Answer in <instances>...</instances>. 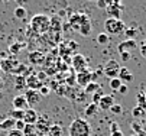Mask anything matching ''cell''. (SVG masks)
Listing matches in <instances>:
<instances>
[{"label": "cell", "mask_w": 146, "mask_h": 136, "mask_svg": "<svg viewBox=\"0 0 146 136\" xmlns=\"http://www.w3.org/2000/svg\"><path fill=\"white\" fill-rule=\"evenodd\" d=\"M26 87V77L25 75H16L15 78V88L16 90H23Z\"/></svg>", "instance_id": "21"}, {"label": "cell", "mask_w": 146, "mask_h": 136, "mask_svg": "<svg viewBox=\"0 0 146 136\" xmlns=\"http://www.w3.org/2000/svg\"><path fill=\"white\" fill-rule=\"evenodd\" d=\"M25 46V44H19V42H15V44H12L10 46H9V52L10 54H19L20 51H22V48Z\"/></svg>", "instance_id": "29"}, {"label": "cell", "mask_w": 146, "mask_h": 136, "mask_svg": "<svg viewBox=\"0 0 146 136\" xmlns=\"http://www.w3.org/2000/svg\"><path fill=\"white\" fill-rule=\"evenodd\" d=\"M23 96L28 102V106H31V109H33V106L39 104L40 99H42V96H40L39 91H36V90H28Z\"/></svg>", "instance_id": "6"}, {"label": "cell", "mask_w": 146, "mask_h": 136, "mask_svg": "<svg viewBox=\"0 0 146 136\" xmlns=\"http://www.w3.org/2000/svg\"><path fill=\"white\" fill-rule=\"evenodd\" d=\"M12 106L15 110H26L28 109V102L25 99L23 94H19V96H15V99L12 102Z\"/></svg>", "instance_id": "12"}, {"label": "cell", "mask_w": 146, "mask_h": 136, "mask_svg": "<svg viewBox=\"0 0 146 136\" xmlns=\"http://www.w3.org/2000/svg\"><path fill=\"white\" fill-rule=\"evenodd\" d=\"M98 106L97 104H94V103H90L87 107H86V110H84V113H86V117H94V116L98 113Z\"/></svg>", "instance_id": "20"}, {"label": "cell", "mask_w": 146, "mask_h": 136, "mask_svg": "<svg viewBox=\"0 0 146 136\" xmlns=\"http://www.w3.org/2000/svg\"><path fill=\"white\" fill-rule=\"evenodd\" d=\"M136 46H137L136 39H126V41H123V42H120L117 45V51H119V54H121V52H130V51L136 49Z\"/></svg>", "instance_id": "10"}, {"label": "cell", "mask_w": 146, "mask_h": 136, "mask_svg": "<svg viewBox=\"0 0 146 136\" xmlns=\"http://www.w3.org/2000/svg\"><path fill=\"white\" fill-rule=\"evenodd\" d=\"M29 61H31V64H33V65L44 64V62H45V55H44V52L33 51V52L29 54Z\"/></svg>", "instance_id": "17"}, {"label": "cell", "mask_w": 146, "mask_h": 136, "mask_svg": "<svg viewBox=\"0 0 146 136\" xmlns=\"http://www.w3.org/2000/svg\"><path fill=\"white\" fill-rule=\"evenodd\" d=\"M51 126H52V123H51V117L48 114H40L35 123V129H36V133L39 136L48 135V130Z\"/></svg>", "instance_id": "4"}, {"label": "cell", "mask_w": 146, "mask_h": 136, "mask_svg": "<svg viewBox=\"0 0 146 136\" xmlns=\"http://www.w3.org/2000/svg\"><path fill=\"white\" fill-rule=\"evenodd\" d=\"M91 31H93V26H91L90 19L84 21V22H82V23L80 25V28H78V32H80L82 36H88V35L91 33Z\"/></svg>", "instance_id": "19"}, {"label": "cell", "mask_w": 146, "mask_h": 136, "mask_svg": "<svg viewBox=\"0 0 146 136\" xmlns=\"http://www.w3.org/2000/svg\"><path fill=\"white\" fill-rule=\"evenodd\" d=\"M13 15H15V17H16V19H25V17H26V10H25V7L19 6V7H16V9H15Z\"/></svg>", "instance_id": "30"}, {"label": "cell", "mask_w": 146, "mask_h": 136, "mask_svg": "<svg viewBox=\"0 0 146 136\" xmlns=\"http://www.w3.org/2000/svg\"><path fill=\"white\" fill-rule=\"evenodd\" d=\"M104 29H106L107 35H119L121 32H124L126 26L121 19H111L109 17L106 22H104Z\"/></svg>", "instance_id": "3"}, {"label": "cell", "mask_w": 146, "mask_h": 136, "mask_svg": "<svg viewBox=\"0 0 146 136\" xmlns=\"http://www.w3.org/2000/svg\"><path fill=\"white\" fill-rule=\"evenodd\" d=\"M48 136H62V127L59 125H52L48 130Z\"/></svg>", "instance_id": "26"}, {"label": "cell", "mask_w": 146, "mask_h": 136, "mask_svg": "<svg viewBox=\"0 0 146 136\" xmlns=\"http://www.w3.org/2000/svg\"><path fill=\"white\" fill-rule=\"evenodd\" d=\"M109 41H110V38H109L107 33H100V35L97 36V42H98L100 45H106V44H109Z\"/></svg>", "instance_id": "32"}, {"label": "cell", "mask_w": 146, "mask_h": 136, "mask_svg": "<svg viewBox=\"0 0 146 136\" xmlns=\"http://www.w3.org/2000/svg\"><path fill=\"white\" fill-rule=\"evenodd\" d=\"M3 86H5V83H3V80H2V78H0V90L3 88Z\"/></svg>", "instance_id": "49"}, {"label": "cell", "mask_w": 146, "mask_h": 136, "mask_svg": "<svg viewBox=\"0 0 146 136\" xmlns=\"http://www.w3.org/2000/svg\"><path fill=\"white\" fill-rule=\"evenodd\" d=\"M70 136H91V126L86 119L77 117L70 125Z\"/></svg>", "instance_id": "2"}, {"label": "cell", "mask_w": 146, "mask_h": 136, "mask_svg": "<svg viewBox=\"0 0 146 136\" xmlns=\"http://www.w3.org/2000/svg\"><path fill=\"white\" fill-rule=\"evenodd\" d=\"M124 35L127 36V39H135V36L137 35V29H136V28H129V29H124Z\"/></svg>", "instance_id": "34"}, {"label": "cell", "mask_w": 146, "mask_h": 136, "mask_svg": "<svg viewBox=\"0 0 146 136\" xmlns=\"http://www.w3.org/2000/svg\"><path fill=\"white\" fill-rule=\"evenodd\" d=\"M142 44H145V45H146V39H143V41H142Z\"/></svg>", "instance_id": "52"}, {"label": "cell", "mask_w": 146, "mask_h": 136, "mask_svg": "<svg viewBox=\"0 0 146 136\" xmlns=\"http://www.w3.org/2000/svg\"><path fill=\"white\" fill-rule=\"evenodd\" d=\"M38 117H39V114L36 113V110L35 109H26L25 110V117H23V122L26 123V125H35L36 123V120H38Z\"/></svg>", "instance_id": "14"}, {"label": "cell", "mask_w": 146, "mask_h": 136, "mask_svg": "<svg viewBox=\"0 0 146 136\" xmlns=\"http://www.w3.org/2000/svg\"><path fill=\"white\" fill-rule=\"evenodd\" d=\"M49 93H51V88L46 87V86H44V87L39 88V94H40V96H49Z\"/></svg>", "instance_id": "40"}, {"label": "cell", "mask_w": 146, "mask_h": 136, "mask_svg": "<svg viewBox=\"0 0 146 136\" xmlns=\"http://www.w3.org/2000/svg\"><path fill=\"white\" fill-rule=\"evenodd\" d=\"M26 136H39L36 132H33V133H29V135H26Z\"/></svg>", "instance_id": "51"}, {"label": "cell", "mask_w": 146, "mask_h": 136, "mask_svg": "<svg viewBox=\"0 0 146 136\" xmlns=\"http://www.w3.org/2000/svg\"><path fill=\"white\" fill-rule=\"evenodd\" d=\"M84 90H86V94H94L96 91L101 90V86L98 83H90L84 87Z\"/></svg>", "instance_id": "24"}, {"label": "cell", "mask_w": 146, "mask_h": 136, "mask_svg": "<svg viewBox=\"0 0 146 136\" xmlns=\"http://www.w3.org/2000/svg\"><path fill=\"white\" fill-rule=\"evenodd\" d=\"M7 136H23V133L20 132V130H16V129H12V130H9V133H7Z\"/></svg>", "instance_id": "41"}, {"label": "cell", "mask_w": 146, "mask_h": 136, "mask_svg": "<svg viewBox=\"0 0 146 136\" xmlns=\"http://www.w3.org/2000/svg\"><path fill=\"white\" fill-rule=\"evenodd\" d=\"M44 136H48V135H44Z\"/></svg>", "instance_id": "55"}, {"label": "cell", "mask_w": 146, "mask_h": 136, "mask_svg": "<svg viewBox=\"0 0 146 136\" xmlns=\"http://www.w3.org/2000/svg\"><path fill=\"white\" fill-rule=\"evenodd\" d=\"M140 54L143 58H146V45L145 44H140Z\"/></svg>", "instance_id": "46"}, {"label": "cell", "mask_w": 146, "mask_h": 136, "mask_svg": "<svg viewBox=\"0 0 146 136\" xmlns=\"http://www.w3.org/2000/svg\"><path fill=\"white\" fill-rule=\"evenodd\" d=\"M136 100H137V106L146 110V91H139L136 96Z\"/></svg>", "instance_id": "22"}, {"label": "cell", "mask_w": 146, "mask_h": 136, "mask_svg": "<svg viewBox=\"0 0 146 136\" xmlns=\"http://www.w3.org/2000/svg\"><path fill=\"white\" fill-rule=\"evenodd\" d=\"M121 110H123V109H121V106H120V104H117V103H114V104L110 107V111H111L113 114H120V113H121Z\"/></svg>", "instance_id": "38"}, {"label": "cell", "mask_w": 146, "mask_h": 136, "mask_svg": "<svg viewBox=\"0 0 146 136\" xmlns=\"http://www.w3.org/2000/svg\"><path fill=\"white\" fill-rule=\"evenodd\" d=\"M132 129H133V132L136 133L135 136H146V132L142 129V126L139 125V123H132Z\"/></svg>", "instance_id": "31"}, {"label": "cell", "mask_w": 146, "mask_h": 136, "mask_svg": "<svg viewBox=\"0 0 146 136\" xmlns=\"http://www.w3.org/2000/svg\"><path fill=\"white\" fill-rule=\"evenodd\" d=\"M33 132H36L35 125H25V127H23V130H22L23 136H26V135H29V133H33Z\"/></svg>", "instance_id": "36"}, {"label": "cell", "mask_w": 146, "mask_h": 136, "mask_svg": "<svg viewBox=\"0 0 146 136\" xmlns=\"http://www.w3.org/2000/svg\"><path fill=\"white\" fill-rule=\"evenodd\" d=\"M9 116H10V119H13V120H23V117H25V110H12L10 113H9Z\"/></svg>", "instance_id": "25"}, {"label": "cell", "mask_w": 146, "mask_h": 136, "mask_svg": "<svg viewBox=\"0 0 146 136\" xmlns=\"http://www.w3.org/2000/svg\"><path fill=\"white\" fill-rule=\"evenodd\" d=\"M110 136H123V133H121V132L119 130V132H114V133H111Z\"/></svg>", "instance_id": "48"}, {"label": "cell", "mask_w": 146, "mask_h": 136, "mask_svg": "<svg viewBox=\"0 0 146 136\" xmlns=\"http://www.w3.org/2000/svg\"><path fill=\"white\" fill-rule=\"evenodd\" d=\"M120 58L123 61H129L130 60V52H121L120 54Z\"/></svg>", "instance_id": "44"}, {"label": "cell", "mask_w": 146, "mask_h": 136, "mask_svg": "<svg viewBox=\"0 0 146 136\" xmlns=\"http://www.w3.org/2000/svg\"><path fill=\"white\" fill-rule=\"evenodd\" d=\"M16 2H17V3H19V5H23V3H25V2H26V0H16Z\"/></svg>", "instance_id": "50"}, {"label": "cell", "mask_w": 146, "mask_h": 136, "mask_svg": "<svg viewBox=\"0 0 146 136\" xmlns=\"http://www.w3.org/2000/svg\"><path fill=\"white\" fill-rule=\"evenodd\" d=\"M49 25H51V17L49 16L42 15V13L35 15L31 21V25H29L26 35L28 36H32V35L39 36V35H42V33L49 31Z\"/></svg>", "instance_id": "1"}, {"label": "cell", "mask_w": 146, "mask_h": 136, "mask_svg": "<svg viewBox=\"0 0 146 136\" xmlns=\"http://www.w3.org/2000/svg\"><path fill=\"white\" fill-rule=\"evenodd\" d=\"M75 81H77V84L81 86V87H86L87 84H90V83H91V70L86 68L84 71L78 72L77 77H75Z\"/></svg>", "instance_id": "8"}, {"label": "cell", "mask_w": 146, "mask_h": 136, "mask_svg": "<svg viewBox=\"0 0 146 136\" xmlns=\"http://www.w3.org/2000/svg\"><path fill=\"white\" fill-rule=\"evenodd\" d=\"M97 7H100V9H106L110 3H111V0H97Z\"/></svg>", "instance_id": "37"}, {"label": "cell", "mask_w": 146, "mask_h": 136, "mask_svg": "<svg viewBox=\"0 0 146 136\" xmlns=\"http://www.w3.org/2000/svg\"><path fill=\"white\" fill-rule=\"evenodd\" d=\"M61 29H62V21L59 19V16H52V17H51L49 31H51V32H56V33H59Z\"/></svg>", "instance_id": "18"}, {"label": "cell", "mask_w": 146, "mask_h": 136, "mask_svg": "<svg viewBox=\"0 0 146 136\" xmlns=\"http://www.w3.org/2000/svg\"><path fill=\"white\" fill-rule=\"evenodd\" d=\"M58 70H59V71H61V70H67V64H64V62L61 64V61H58Z\"/></svg>", "instance_id": "47"}, {"label": "cell", "mask_w": 146, "mask_h": 136, "mask_svg": "<svg viewBox=\"0 0 146 136\" xmlns=\"http://www.w3.org/2000/svg\"><path fill=\"white\" fill-rule=\"evenodd\" d=\"M117 91H119L120 94H123V96H124V94H127L129 88H127V86H126V84H121V86L119 87V90H117Z\"/></svg>", "instance_id": "42"}, {"label": "cell", "mask_w": 146, "mask_h": 136, "mask_svg": "<svg viewBox=\"0 0 146 136\" xmlns=\"http://www.w3.org/2000/svg\"><path fill=\"white\" fill-rule=\"evenodd\" d=\"M145 113H146V110H143V109L139 107V106H135L133 110H132V116H133V117H136V119L145 117Z\"/></svg>", "instance_id": "27"}, {"label": "cell", "mask_w": 146, "mask_h": 136, "mask_svg": "<svg viewBox=\"0 0 146 136\" xmlns=\"http://www.w3.org/2000/svg\"><path fill=\"white\" fill-rule=\"evenodd\" d=\"M88 2H97V0H88Z\"/></svg>", "instance_id": "54"}, {"label": "cell", "mask_w": 146, "mask_h": 136, "mask_svg": "<svg viewBox=\"0 0 146 136\" xmlns=\"http://www.w3.org/2000/svg\"><path fill=\"white\" fill-rule=\"evenodd\" d=\"M106 10H107V15H109L111 19H120V15H121V12H123V5L119 6V5L110 3V5L106 7Z\"/></svg>", "instance_id": "15"}, {"label": "cell", "mask_w": 146, "mask_h": 136, "mask_svg": "<svg viewBox=\"0 0 146 136\" xmlns=\"http://www.w3.org/2000/svg\"><path fill=\"white\" fill-rule=\"evenodd\" d=\"M17 65H19V61L15 60V58H6V60H2V62H0V68L6 72H13Z\"/></svg>", "instance_id": "11"}, {"label": "cell", "mask_w": 146, "mask_h": 136, "mask_svg": "<svg viewBox=\"0 0 146 136\" xmlns=\"http://www.w3.org/2000/svg\"><path fill=\"white\" fill-rule=\"evenodd\" d=\"M114 104V97L111 94H104L103 99L100 100V103L97 104L100 110H110V107Z\"/></svg>", "instance_id": "13"}, {"label": "cell", "mask_w": 146, "mask_h": 136, "mask_svg": "<svg viewBox=\"0 0 146 136\" xmlns=\"http://www.w3.org/2000/svg\"><path fill=\"white\" fill-rule=\"evenodd\" d=\"M25 122L23 120H15V129L16 130H20V132H22L23 130V127H25Z\"/></svg>", "instance_id": "39"}, {"label": "cell", "mask_w": 146, "mask_h": 136, "mask_svg": "<svg viewBox=\"0 0 146 136\" xmlns=\"http://www.w3.org/2000/svg\"><path fill=\"white\" fill-rule=\"evenodd\" d=\"M117 78H119L123 84H126V83H130V81L133 80V74L130 72L129 68L120 67V70H119V77H117Z\"/></svg>", "instance_id": "16"}, {"label": "cell", "mask_w": 146, "mask_h": 136, "mask_svg": "<svg viewBox=\"0 0 146 136\" xmlns=\"http://www.w3.org/2000/svg\"><path fill=\"white\" fill-rule=\"evenodd\" d=\"M119 130H120V129H119V125H117L116 122H111V123H110V132L114 133V132H119Z\"/></svg>", "instance_id": "43"}, {"label": "cell", "mask_w": 146, "mask_h": 136, "mask_svg": "<svg viewBox=\"0 0 146 136\" xmlns=\"http://www.w3.org/2000/svg\"><path fill=\"white\" fill-rule=\"evenodd\" d=\"M44 86H45V83L40 81L35 74L26 77V87H28V90H36V91H39V88L44 87Z\"/></svg>", "instance_id": "9"}, {"label": "cell", "mask_w": 146, "mask_h": 136, "mask_svg": "<svg viewBox=\"0 0 146 136\" xmlns=\"http://www.w3.org/2000/svg\"><path fill=\"white\" fill-rule=\"evenodd\" d=\"M68 46H70V48H68V49H70V51H71V52H72V51H74V49H77V48H78V44H77V42H72V41H71V42H70V44H68Z\"/></svg>", "instance_id": "45"}, {"label": "cell", "mask_w": 146, "mask_h": 136, "mask_svg": "<svg viewBox=\"0 0 146 136\" xmlns=\"http://www.w3.org/2000/svg\"><path fill=\"white\" fill-rule=\"evenodd\" d=\"M103 96H104V93H103L101 90L96 91V93L93 94V102H91V103H94V104H98V103H100V100L103 99Z\"/></svg>", "instance_id": "35"}, {"label": "cell", "mask_w": 146, "mask_h": 136, "mask_svg": "<svg viewBox=\"0 0 146 136\" xmlns=\"http://www.w3.org/2000/svg\"><path fill=\"white\" fill-rule=\"evenodd\" d=\"M121 84H123V83H121L119 78H111V80H110V83H109V86H110V88H111L113 91H117V90H119V87H120Z\"/></svg>", "instance_id": "33"}, {"label": "cell", "mask_w": 146, "mask_h": 136, "mask_svg": "<svg viewBox=\"0 0 146 136\" xmlns=\"http://www.w3.org/2000/svg\"><path fill=\"white\" fill-rule=\"evenodd\" d=\"M0 129H2V130H12V129H15V120L7 117L6 120L0 122Z\"/></svg>", "instance_id": "23"}, {"label": "cell", "mask_w": 146, "mask_h": 136, "mask_svg": "<svg viewBox=\"0 0 146 136\" xmlns=\"http://www.w3.org/2000/svg\"><path fill=\"white\" fill-rule=\"evenodd\" d=\"M87 19H90V17H88V15L82 13V12H77V13H72V15L70 16V22H68V25H70L72 29L78 31L80 25H81L82 22H84V21H87Z\"/></svg>", "instance_id": "5"}, {"label": "cell", "mask_w": 146, "mask_h": 136, "mask_svg": "<svg viewBox=\"0 0 146 136\" xmlns=\"http://www.w3.org/2000/svg\"><path fill=\"white\" fill-rule=\"evenodd\" d=\"M71 62H72V67L77 72H81L87 68V61H86V56H82L81 54H77L71 58Z\"/></svg>", "instance_id": "7"}, {"label": "cell", "mask_w": 146, "mask_h": 136, "mask_svg": "<svg viewBox=\"0 0 146 136\" xmlns=\"http://www.w3.org/2000/svg\"><path fill=\"white\" fill-rule=\"evenodd\" d=\"M103 70H120V65L116 60H109L106 64H104Z\"/></svg>", "instance_id": "28"}, {"label": "cell", "mask_w": 146, "mask_h": 136, "mask_svg": "<svg viewBox=\"0 0 146 136\" xmlns=\"http://www.w3.org/2000/svg\"><path fill=\"white\" fill-rule=\"evenodd\" d=\"M0 2H9V0H0Z\"/></svg>", "instance_id": "53"}]
</instances>
